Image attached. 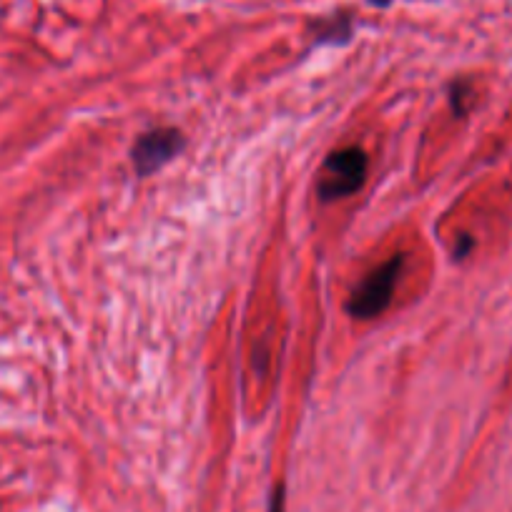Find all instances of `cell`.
<instances>
[{
  "label": "cell",
  "mask_w": 512,
  "mask_h": 512,
  "mask_svg": "<svg viewBox=\"0 0 512 512\" xmlns=\"http://www.w3.org/2000/svg\"><path fill=\"white\" fill-rule=\"evenodd\" d=\"M402 267H405V254H395L390 262H384L382 267L369 272L367 277L354 287L352 297H349L347 302V312L352 314L354 319H362V322L379 317L384 309L390 307L392 292H395Z\"/></svg>",
  "instance_id": "1"
},
{
  "label": "cell",
  "mask_w": 512,
  "mask_h": 512,
  "mask_svg": "<svg viewBox=\"0 0 512 512\" xmlns=\"http://www.w3.org/2000/svg\"><path fill=\"white\" fill-rule=\"evenodd\" d=\"M367 154L357 146H347L327 156L317 179V196L322 201L347 199L359 191L367 179Z\"/></svg>",
  "instance_id": "2"
},
{
  "label": "cell",
  "mask_w": 512,
  "mask_h": 512,
  "mask_svg": "<svg viewBox=\"0 0 512 512\" xmlns=\"http://www.w3.org/2000/svg\"><path fill=\"white\" fill-rule=\"evenodd\" d=\"M184 146L186 139L179 128H154V131H146L136 139L134 149H131V159H134L139 176H149L154 171L164 169L169 161H174L184 151Z\"/></svg>",
  "instance_id": "3"
},
{
  "label": "cell",
  "mask_w": 512,
  "mask_h": 512,
  "mask_svg": "<svg viewBox=\"0 0 512 512\" xmlns=\"http://www.w3.org/2000/svg\"><path fill=\"white\" fill-rule=\"evenodd\" d=\"M309 33H312L314 43L317 46H344V43L352 41L354 36V16L352 11H334L329 16L317 18V21L309 23Z\"/></svg>",
  "instance_id": "4"
},
{
  "label": "cell",
  "mask_w": 512,
  "mask_h": 512,
  "mask_svg": "<svg viewBox=\"0 0 512 512\" xmlns=\"http://www.w3.org/2000/svg\"><path fill=\"white\" fill-rule=\"evenodd\" d=\"M269 512H284V487L282 485L274 487V495H272V505H269Z\"/></svg>",
  "instance_id": "5"
},
{
  "label": "cell",
  "mask_w": 512,
  "mask_h": 512,
  "mask_svg": "<svg viewBox=\"0 0 512 512\" xmlns=\"http://www.w3.org/2000/svg\"><path fill=\"white\" fill-rule=\"evenodd\" d=\"M367 3L372 8H379V11H387V8H390L395 0H367Z\"/></svg>",
  "instance_id": "6"
}]
</instances>
